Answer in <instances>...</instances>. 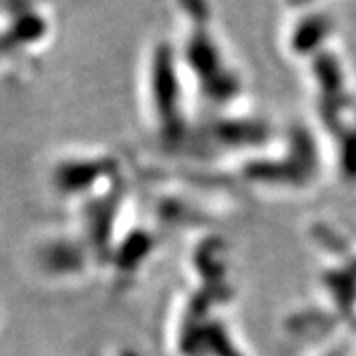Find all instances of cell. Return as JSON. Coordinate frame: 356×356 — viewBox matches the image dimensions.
<instances>
[{
  "label": "cell",
  "instance_id": "6da1fadb",
  "mask_svg": "<svg viewBox=\"0 0 356 356\" xmlns=\"http://www.w3.org/2000/svg\"><path fill=\"white\" fill-rule=\"evenodd\" d=\"M51 0H0V74L24 70L54 36Z\"/></svg>",
  "mask_w": 356,
  "mask_h": 356
}]
</instances>
